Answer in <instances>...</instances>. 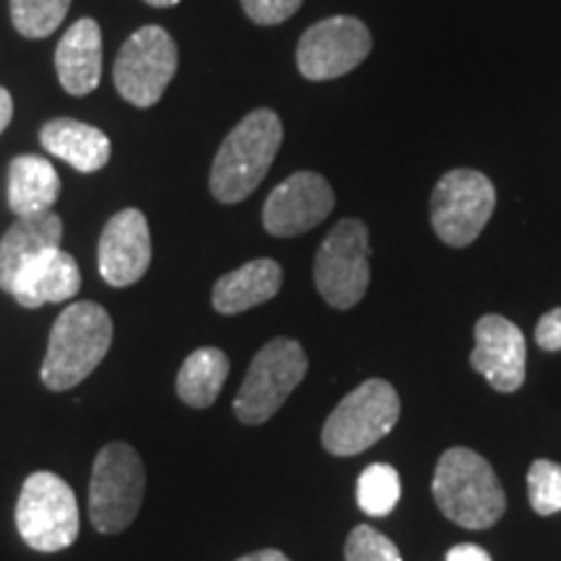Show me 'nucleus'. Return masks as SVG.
<instances>
[{
    "label": "nucleus",
    "instance_id": "obj_1",
    "mask_svg": "<svg viewBox=\"0 0 561 561\" xmlns=\"http://www.w3.org/2000/svg\"><path fill=\"white\" fill-rule=\"evenodd\" d=\"M432 494L442 515L466 530H486L500 523L507 496L491 462L468 447H450L434 468Z\"/></svg>",
    "mask_w": 561,
    "mask_h": 561
},
{
    "label": "nucleus",
    "instance_id": "obj_2",
    "mask_svg": "<svg viewBox=\"0 0 561 561\" xmlns=\"http://www.w3.org/2000/svg\"><path fill=\"white\" fill-rule=\"evenodd\" d=\"M284 140V125L273 110H255L224 138L210 167V195L219 203H242L268 174Z\"/></svg>",
    "mask_w": 561,
    "mask_h": 561
},
{
    "label": "nucleus",
    "instance_id": "obj_3",
    "mask_svg": "<svg viewBox=\"0 0 561 561\" xmlns=\"http://www.w3.org/2000/svg\"><path fill=\"white\" fill-rule=\"evenodd\" d=\"M112 346V318L94 301H76L55 320L42 362V382L47 390L66 392L81 385L100 367Z\"/></svg>",
    "mask_w": 561,
    "mask_h": 561
},
{
    "label": "nucleus",
    "instance_id": "obj_4",
    "mask_svg": "<svg viewBox=\"0 0 561 561\" xmlns=\"http://www.w3.org/2000/svg\"><path fill=\"white\" fill-rule=\"evenodd\" d=\"M401 419V396L388 380L362 382L335 405L322 426V447L335 458L369 450L396 430Z\"/></svg>",
    "mask_w": 561,
    "mask_h": 561
},
{
    "label": "nucleus",
    "instance_id": "obj_5",
    "mask_svg": "<svg viewBox=\"0 0 561 561\" xmlns=\"http://www.w3.org/2000/svg\"><path fill=\"white\" fill-rule=\"evenodd\" d=\"M146 468L125 442H110L94 460L89 483V520L100 533L130 528L144 504Z\"/></svg>",
    "mask_w": 561,
    "mask_h": 561
},
{
    "label": "nucleus",
    "instance_id": "obj_6",
    "mask_svg": "<svg viewBox=\"0 0 561 561\" xmlns=\"http://www.w3.org/2000/svg\"><path fill=\"white\" fill-rule=\"evenodd\" d=\"M16 528L34 551L55 553L79 538V504L73 489L50 471L32 473L16 502Z\"/></svg>",
    "mask_w": 561,
    "mask_h": 561
},
{
    "label": "nucleus",
    "instance_id": "obj_7",
    "mask_svg": "<svg viewBox=\"0 0 561 561\" xmlns=\"http://www.w3.org/2000/svg\"><path fill=\"white\" fill-rule=\"evenodd\" d=\"M307 367L310 362L299 341L273 339L265 343L252 359L242 388L237 392L234 416L250 426L268 421L305 380Z\"/></svg>",
    "mask_w": 561,
    "mask_h": 561
},
{
    "label": "nucleus",
    "instance_id": "obj_8",
    "mask_svg": "<svg viewBox=\"0 0 561 561\" xmlns=\"http://www.w3.org/2000/svg\"><path fill=\"white\" fill-rule=\"evenodd\" d=\"M369 229L343 219L328 231L314 257V286L333 310H351L369 289Z\"/></svg>",
    "mask_w": 561,
    "mask_h": 561
},
{
    "label": "nucleus",
    "instance_id": "obj_9",
    "mask_svg": "<svg viewBox=\"0 0 561 561\" xmlns=\"http://www.w3.org/2000/svg\"><path fill=\"white\" fill-rule=\"evenodd\" d=\"M496 208V191L479 170L442 174L432 191V229L450 248H468L481 237Z\"/></svg>",
    "mask_w": 561,
    "mask_h": 561
},
{
    "label": "nucleus",
    "instance_id": "obj_10",
    "mask_svg": "<svg viewBox=\"0 0 561 561\" xmlns=\"http://www.w3.org/2000/svg\"><path fill=\"white\" fill-rule=\"evenodd\" d=\"M178 73V45L161 26H140L115 60V89L136 107H153Z\"/></svg>",
    "mask_w": 561,
    "mask_h": 561
},
{
    "label": "nucleus",
    "instance_id": "obj_11",
    "mask_svg": "<svg viewBox=\"0 0 561 561\" xmlns=\"http://www.w3.org/2000/svg\"><path fill=\"white\" fill-rule=\"evenodd\" d=\"M371 53L367 24L354 16H331L312 24L297 45V68L307 81H333L359 68Z\"/></svg>",
    "mask_w": 561,
    "mask_h": 561
},
{
    "label": "nucleus",
    "instance_id": "obj_12",
    "mask_svg": "<svg viewBox=\"0 0 561 561\" xmlns=\"http://www.w3.org/2000/svg\"><path fill=\"white\" fill-rule=\"evenodd\" d=\"M335 193L322 174L297 172L273 187L263 206V227L273 237H299L328 219Z\"/></svg>",
    "mask_w": 561,
    "mask_h": 561
},
{
    "label": "nucleus",
    "instance_id": "obj_13",
    "mask_svg": "<svg viewBox=\"0 0 561 561\" xmlns=\"http://www.w3.org/2000/svg\"><path fill=\"white\" fill-rule=\"evenodd\" d=\"M476 346L471 367L486 377L496 392H517L525 382V335L515 322L502 314H483L476 322Z\"/></svg>",
    "mask_w": 561,
    "mask_h": 561
},
{
    "label": "nucleus",
    "instance_id": "obj_14",
    "mask_svg": "<svg viewBox=\"0 0 561 561\" xmlns=\"http://www.w3.org/2000/svg\"><path fill=\"white\" fill-rule=\"evenodd\" d=\"M151 265V231L138 208H125L107 221L100 240V273L115 289L146 276Z\"/></svg>",
    "mask_w": 561,
    "mask_h": 561
},
{
    "label": "nucleus",
    "instance_id": "obj_15",
    "mask_svg": "<svg viewBox=\"0 0 561 561\" xmlns=\"http://www.w3.org/2000/svg\"><path fill=\"white\" fill-rule=\"evenodd\" d=\"M62 242V221L55 210L34 216H16L13 227L0 240V289L13 291V284L26 265L45 252L58 250Z\"/></svg>",
    "mask_w": 561,
    "mask_h": 561
},
{
    "label": "nucleus",
    "instance_id": "obj_16",
    "mask_svg": "<svg viewBox=\"0 0 561 561\" xmlns=\"http://www.w3.org/2000/svg\"><path fill=\"white\" fill-rule=\"evenodd\" d=\"M60 87L73 96H87L102 81V32L94 19H79L62 34L55 50Z\"/></svg>",
    "mask_w": 561,
    "mask_h": 561
},
{
    "label": "nucleus",
    "instance_id": "obj_17",
    "mask_svg": "<svg viewBox=\"0 0 561 561\" xmlns=\"http://www.w3.org/2000/svg\"><path fill=\"white\" fill-rule=\"evenodd\" d=\"M81 289V271L73 255L68 252L50 250L37 261L26 265L13 284L11 297L19 301L24 310H37V307L55 305L76 297Z\"/></svg>",
    "mask_w": 561,
    "mask_h": 561
},
{
    "label": "nucleus",
    "instance_id": "obj_18",
    "mask_svg": "<svg viewBox=\"0 0 561 561\" xmlns=\"http://www.w3.org/2000/svg\"><path fill=\"white\" fill-rule=\"evenodd\" d=\"M280 284H284L280 265L271 257H261V261L244 263L242 268L216 280L210 301H214L216 312L240 314L271 301L280 291Z\"/></svg>",
    "mask_w": 561,
    "mask_h": 561
},
{
    "label": "nucleus",
    "instance_id": "obj_19",
    "mask_svg": "<svg viewBox=\"0 0 561 561\" xmlns=\"http://www.w3.org/2000/svg\"><path fill=\"white\" fill-rule=\"evenodd\" d=\"M39 140L53 157L62 159L73 170L87 174L100 172L112 153L110 138L100 128L79 121H68V117L47 123L39 133Z\"/></svg>",
    "mask_w": 561,
    "mask_h": 561
},
{
    "label": "nucleus",
    "instance_id": "obj_20",
    "mask_svg": "<svg viewBox=\"0 0 561 561\" xmlns=\"http://www.w3.org/2000/svg\"><path fill=\"white\" fill-rule=\"evenodd\" d=\"M60 174L47 159L24 153L9 167V208L16 216H34L53 210L60 198Z\"/></svg>",
    "mask_w": 561,
    "mask_h": 561
},
{
    "label": "nucleus",
    "instance_id": "obj_21",
    "mask_svg": "<svg viewBox=\"0 0 561 561\" xmlns=\"http://www.w3.org/2000/svg\"><path fill=\"white\" fill-rule=\"evenodd\" d=\"M229 377V359L221 348L206 346L193 351L182 362L178 375V396L191 409H208L221 396L224 382Z\"/></svg>",
    "mask_w": 561,
    "mask_h": 561
},
{
    "label": "nucleus",
    "instance_id": "obj_22",
    "mask_svg": "<svg viewBox=\"0 0 561 561\" xmlns=\"http://www.w3.org/2000/svg\"><path fill=\"white\" fill-rule=\"evenodd\" d=\"M401 500V476L388 462L364 468L356 483V502L369 517H388Z\"/></svg>",
    "mask_w": 561,
    "mask_h": 561
},
{
    "label": "nucleus",
    "instance_id": "obj_23",
    "mask_svg": "<svg viewBox=\"0 0 561 561\" xmlns=\"http://www.w3.org/2000/svg\"><path fill=\"white\" fill-rule=\"evenodd\" d=\"M11 21L19 34L30 39H45L66 19L70 0H9Z\"/></svg>",
    "mask_w": 561,
    "mask_h": 561
},
{
    "label": "nucleus",
    "instance_id": "obj_24",
    "mask_svg": "<svg viewBox=\"0 0 561 561\" xmlns=\"http://www.w3.org/2000/svg\"><path fill=\"white\" fill-rule=\"evenodd\" d=\"M528 500L536 515L551 517L561 512V466L538 458L528 468Z\"/></svg>",
    "mask_w": 561,
    "mask_h": 561
},
{
    "label": "nucleus",
    "instance_id": "obj_25",
    "mask_svg": "<svg viewBox=\"0 0 561 561\" xmlns=\"http://www.w3.org/2000/svg\"><path fill=\"white\" fill-rule=\"evenodd\" d=\"M346 561H403L398 546L371 525H356L346 538Z\"/></svg>",
    "mask_w": 561,
    "mask_h": 561
},
{
    "label": "nucleus",
    "instance_id": "obj_26",
    "mask_svg": "<svg viewBox=\"0 0 561 561\" xmlns=\"http://www.w3.org/2000/svg\"><path fill=\"white\" fill-rule=\"evenodd\" d=\"M240 3L248 19L257 26H276L291 19L305 0H240Z\"/></svg>",
    "mask_w": 561,
    "mask_h": 561
},
{
    "label": "nucleus",
    "instance_id": "obj_27",
    "mask_svg": "<svg viewBox=\"0 0 561 561\" xmlns=\"http://www.w3.org/2000/svg\"><path fill=\"white\" fill-rule=\"evenodd\" d=\"M536 343L538 348L549 351V354L561 351V307H553V310H549L538 320Z\"/></svg>",
    "mask_w": 561,
    "mask_h": 561
},
{
    "label": "nucleus",
    "instance_id": "obj_28",
    "mask_svg": "<svg viewBox=\"0 0 561 561\" xmlns=\"http://www.w3.org/2000/svg\"><path fill=\"white\" fill-rule=\"evenodd\" d=\"M447 561H491L489 551L476 543H460L447 551Z\"/></svg>",
    "mask_w": 561,
    "mask_h": 561
},
{
    "label": "nucleus",
    "instance_id": "obj_29",
    "mask_svg": "<svg viewBox=\"0 0 561 561\" xmlns=\"http://www.w3.org/2000/svg\"><path fill=\"white\" fill-rule=\"evenodd\" d=\"M11 117H13V100L9 91L0 87V133L9 128Z\"/></svg>",
    "mask_w": 561,
    "mask_h": 561
},
{
    "label": "nucleus",
    "instance_id": "obj_30",
    "mask_svg": "<svg viewBox=\"0 0 561 561\" xmlns=\"http://www.w3.org/2000/svg\"><path fill=\"white\" fill-rule=\"evenodd\" d=\"M237 561H291V559L286 557L284 551H276V549H263V551L248 553V557H240Z\"/></svg>",
    "mask_w": 561,
    "mask_h": 561
},
{
    "label": "nucleus",
    "instance_id": "obj_31",
    "mask_svg": "<svg viewBox=\"0 0 561 561\" xmlns=\"http://www.w3.org/2000/svg\"><path fill=\"white\" fill-rule=\"evenodd\" d=\"M144 3L153 5V9H170V5H178L180 0H144Z\"/></svg>",
    "mask_w": 561,
    "mask_h": 561
}]
</instances>
